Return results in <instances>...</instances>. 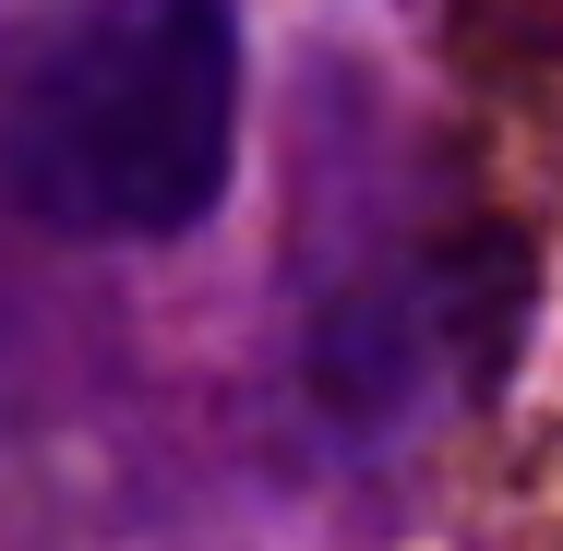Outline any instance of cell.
<instances>
[{"label": "cell", "mask_w": 563, "mask_h": 551, "mask_svg": "<svg viewBox=\"0 0 563 551\" xmlns=\"http://www.w3.org/2000/svg\"><path fill=\"white\" fill-rule=\"evenodd\" d=\"M240 168V0H85L24 73L0 180L48 240H180Z\"/></svg>", "instance_id": "1"}]
</instances>
